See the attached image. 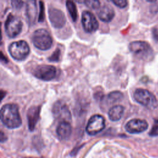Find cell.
<instances>
[{
    "instance_id": "cell-18",
    "label": "cell",
    "mask_w": 158,
    "mask_h": 158,
    "mask_svg": "<svg viewBox=\"0 0 158 158\" xmlns=\"http://www.w3.org/2000/svg\"><path fill=\"white\" fill-rule=\"evenodd\" d=\"M66 7L67 10L72 19L73 21L75 22L77 19L78 13H77V9L76 7L75 4L71 1H66Z\"/></svg>"
},
{
    "instance_id": "cell-17",
    "label": "cell",
    "mask_w": 158,
    "mask_h": 158,
    "mask_svg": "<svg viewBox=\"0 0 158 158\" xmlns=\"http://www.w3.org/2000/svg\"><path fill=\"white\" fill-rule=\"evenodd\" d=\"M124 107L121 105H115L108 111V117L112 121H118L123 116Z\"/></svg>"
},
{
    "instance_id": "cell-16",
    "label": "cell",
    "mask_w": 158,
    "mask_h": 158,
    "mask_svg": "<svg viewBox=\"0 0 158 158\" xmlns=\"http://www.w3.org/2000/svg\"><path fill=\"white\" fill-rule=\"evenodd\" d=\"M36 5L34 1H28L26 4V14L29 23L33 24L36 16Z\"/></svg>"
},
{
    "instance_id": "cell-7",
    "label": "cell",
    "mask_w": 158,
    "mask_h": 158,
    "mask_svg": "<svg viewBox=\"0 0 158 158\" xmlns=\"http://www.w3.org/2000/svg\"><path fill=\"white\" fill-rule=\"evenodd\" d=\"M32 73L38 79L44 81H49L55 78L57 70L53 65L42 64L36 66L33 69Z\"/></svg>"
},
{
    "instance_id": "cell-25",
    "label": "cell",
    "mask_w": 158,
    "mask_h": 158,
    "mask_svg": "<svg viewBox=\"0 0 158 158\" xmlns=\"http://www.w3.org/2000/svg\"><path fill=\"white\" fill-rule=\"evenodd\" d=\"M40 13L38 17L39 22H43L44 19V6L42 2H40Z\"/></svg>"
},
{
    "instance_id": "cell-14",
    "label": "cell",
    "mask_w": 158,
    "mask_h": 158,
    "mask_svg": "<svg viewBox=\"0 0 158 158\" xmlns=\"http://www.w3.org/2000/svg\"><path fill=\"white\" fill-rule=\"evenodd\" d=\"M97 15L101 21L109 22L114 18L115 12L110 6L105 4L99 8L97 11Z\"/></svg>"
},
{
    "instance_id": "cell-8",
    "label": "cell",
    "mask_w": 158,
    "mask_h": 158,
    "mask_svg": "<svg viewBox=\"0 0 158 158\" xmlns=\"http://www.w3.org/2000/svg\"><path fill=\"white\" fill-rule=\"evenodd\" d=\"M105 128V119L99 114L90 117L86 127V131L89 135L93 136L101 132Z\"/></svg>"
},
{
    "instance_id": "cell-3",
    "label": "cell",
    "mask_w": 158,
    "mask_h": 158,
    "mask_svg": "<svg viewBox=\"0 0 158 158\" xmlns=\"http://www.w3.org/2000/svg\"><path fill=\"white\" fill-rule=\"evenodd\" d=\"M130 51L141 59H150L153 55V51L151 46L146 41H135L129 44Z\"/></svg>"
},
{
    "instance_id": "cell-19",
    "label": "cell",
    "mask_w": 158,
    "mask_h": 158,
    "mask_svg": "<svg viewBox=\"0 0 158 158\" xmlns=\"http://www.w3.org/2000/svg\"><path fill=\"white\" fill-rule=\"evenodd\" d=\"M123 98L122 93L118 91H114L109 93L107 96V102L110 104L120 101Z\"/></svg>"
},
{
    "instance_id": "cell-23",
    "label": "cell",
    "mask_w": 158,
    "mask_h": 158,
    "mask_svg": "<svg viewBox=\"0 0 158 158\" xmlns=\"http://www.w3.org/2000/svg\"><path fill=\"white\" fill-rule=\"evenodd\" d=\"M111 2L120 8H124L128 4V2L126 0H113Z\"/></svg>"
},
{
    "instance_id": "cell-26",
    "label": "cell",
    "mask_w": 158,
    "mask_h": 158,
    "mask_svg": "<svg viewBox=\"0 0 158 158\" xmlns=\"http://www.w3.org/2000/svg\"><path fill=\"white\" fill-rule=\"evenodd\" d=\"M152 35L155 40L158 41V30L157 29H154L152 31Z\"/></svg>"
},
{
    "instance_id": "cell-13",
    "label": "cell",
    "mask_w": 158,
    "mask_h": 158,
    "mask_svg": "<svg viewBox=\"0 0 158 158\" xmlns=\"http://www.w3.org/2000/svg\"><path fill=\"white\" fill-rule=\"evenodd\" d=\"M40 112V106H33L30 107L27 111V116L28 129L31 131L35 129L36 123L39 120Z\"/></svg>"
},
{
    "instance_id": "cell-2",
    "label": "cell",
    "mask_w": 158,
    "mask_h": 158,
    "mask_svg": "<svg viewBox=\"0 0 158 158\" xmlns=\"http://www.w3.org/2000/svg\"><path fill=\"white\" fill-rule=\"evenodd\" d=\"M34 46L42 51H46L50 49L52 44V39L46 29L39 28L35 30L31 36Z\"/></svg>"
},
{
    "instance_id": "cell-11",
    "label": "cell",
    "mask_w": 158,
    "mask_h": 158,
    "mask_svg": "<svg viewBox=\"0 0 158 158\" xmlns=\"http://www.w3.org/2000/svg\"><path fill=\"white\" fill-rule=\"evenodd\" d=\"M48 14L50 22L54 27L60 28L64 26L66 22L65 16L60 9L51 7L48 9Z\"/></svg>"
},
{
    "instance_id": "cell-6",
    "label": "cell",
    "mask_w": 158,
    "mask_h": 158,
    "mask_svg": "<svg viewBox=\"0 0 158 158\" xmlns=\"http://www.w3.org/2000/svg\"><path fill=\"white\" fill-rule=\"evenodd\" d=\"M22 26V22L19 18L9 14L4 22L5 32L8 37L15 38L21 32Z\"/></svg>"
},
{
    "instance_id": "cell-12",
    "label": "cell",
    "mask_w": 158,
    "mask_h": 158,
    "mask_svg": "<svg viewBox=\"0 0 158 158\" xmlns=\"http://www.w3.org/2000/svg\"><path fill=\"white\" fill-rule=\"evenodd\" d=\"M125 128L127 132L131 134H137L146 130L148 128V123L144 120L133 118L126 123Z\"/></svg>"
},
{
    "instance_id": "cell-21",
    "label": "cell",
    "mask_w": 158,
    "mask_h": 158,
    "mask_svg": "<svg viewBox=\"0 0 158 158\" xmlns=\"http://www.w3.org/2000/svg\"><path fill=\"white\" fill-rule=\"evenodd\" d=\"M149 135L151 136H158V120H154L153 125L149 133Z\"/></svg>"
},
{
    "instance_id": "cell-27",
    "label": "cell",
    "mask_w": 158,
    "mask_h": 158,
    "mask_svg": "<svg viewBox=\"0 0 158 158\" xmlns=\"http://www.w3.org/2000/svg\"><path fill=\"white\" fill-rule=\"evenodd\" d=\"M6 139H7V138H6L5 134L2 131H1V141L2 143V142L5 141L6 140Z\"/></svg>"
},
{
    "instance_id": "cell-9",
    "label": "cell",
    "mask_w": 158,
    "mask_h": 158,
    "mask_svg": "<svg viewBox=\"0 0 158 158\" xmlns=\"http://www.w3.org/2000/svg\"><path fill=\"white\" fill-rule=\"evenodd\" d=\"M81 23L84 30L88 33L96 31L99 27V23L92 12L85 10L81 15Z\"/></svg>"
},
{
    "instance_id": "cell-20",
    "label": "cell",
    "mask_w": 158,
    "mask_h": 158,
    "mask_svg": "<svg viewBox=\"0 0 158 158\" xmlns=\"http://www.w3.org/2000/svg\"><path fill=\"white\" fill-rule=\"evenodd\" d=\"M83 2L85 3V5L90 9H99L100 7V2L99 1L88 0V1H83Z\"/></svg>"
},
{
    "instance_id": "cell-4",
    "label": "cell",
    "mask_w": 158,
    "mask_h": 158,
    "mask_svg": "<svg viewBox=\"0 0 158 158\" xmlns=\"http://www.w3.org/2000/svg\"><path fill=\"white\" fill-rule=\"evenodd\" d=\"M133 98L138 103L148 109H152L157 106V99L155 96L147 89H136L134 92Z\"/></svg>"
},
{
    "instance_id": "cell-5",
    "label": "cell",
    "mask_w": 158,
    "mask_h": 158,
    "mask_svg": "<svg viewBox=\"0 0 158 158\" xmlns=\"http://www.w3.org/2000/svg\"><path fill=\"white\" fill-rule=\"evenodd\" d=\"M10 56L17 60H24L29 54L30 48L24 40H20L12 43L9 46Z\"/></svg>"
},
{
    "instance_id": "cell-1",
    "label": "cell",
    "mask_w": 158,
    "mask_h": 158,
    "mask_svg": "<svg viewBox=\"0 0 158 158\" xmlns=\"http://www.w3.org/2000/svg\"><path fill=\"white\" fill-rule=\"evenodd\" d=\"M1 120L4 126L9 129L19 128L22 125V118L19 107L15 104H6L1 108Z\"/></svg>"
},
{
    "instance_id": "cell-10",
    "label": "cell",
    "mask_w": 158,
    "mask_h": 158,
    "mask_svg": "<svg viewBox=\"0 0 158 158\" xmlns=\"http://www.w3.org/2000/svg\"><path fill=\"white\" fill-rule=\"evenodd\" d=\"M52 114L54 116L61 121L69 122L71 119V114L67 106L61 101H57L52 106Z\"/></svg>"
},
{
    "instance_id": "cell-24",
    "label": "cell",
    "mask_w": 158,
    "mask_h": 158,
    "mask_svg": "<svg viewBox=\"0 0 158 158\" xmlns=\"http://www.w3.org/2000/svg\"><path fill=\"white\" fill-rule=\"evenodd\" d=\"M23 4V2L22 1H11L12 6L16 9H20L22 7Z\"/></svg>"
},
{
    "instance_id": "cell-22",
    "label": "cell",
    "mask_w": 158,
    "mask_h": 158,
    "mask_svg": "<svg viewBox=\"0 0 158 158\" xmlns=\"http://www.w3.org/2000/svg\"><path fill=\"white\" fill-rule=\"evenodd\" d=\"M60 54V51L59 49H57L52 55L49 57V60L52 62H56L59 60V56Z\"/></svg>"
},
{
    "instance_id": "cell-15",
    "label": "cell",
    "mask_w": 158,
    "mask_h": 158,
    "mask_svg": "<svg viewBox=\"0 0 158 158\" xmlns=\"http://www.w3.org/2000/svg\"><path fill=\"white\" fill-rule=\"evenodd\" d=\"M72 126L67 121L60 122L56 128V133L58 137L62 140L69 139L72 134Z\"/></svg>"
}]
</instances>
